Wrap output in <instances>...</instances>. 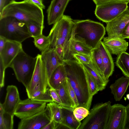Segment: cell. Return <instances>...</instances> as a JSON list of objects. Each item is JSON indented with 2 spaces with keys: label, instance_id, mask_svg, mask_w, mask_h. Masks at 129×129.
Returning <instances> with one entry per match:
<instances>
[{
  "label": "cell",
  "instance_id": "obj_45",
  "mask_svg": "<svg viewBox=\"0 0 129 129\" xmlns=\"http://www.w3.org/2000/svg\"><path fill=\"white\" fill-rule=\"evenodd\" d=\"M127 98L129 100V94H128L126 95Z\"/></svg>",
  "mask_w": 129,
  "mask_h": 129
},
{
  "label": "cell",
  "instance_id": "obj_43",
  "mask_svg": "<svg viewBox=\"0 0 129 129\" xmlns=\"http://www.w3.org/2000/svg\"><path fill=\"white\" fill-rule=\"evenodd\" d=\"M55 122L54 120L50 121L42 129H55Z\"/></svg>",
  "mask_w": 129,
  "mask_h": 129
},
{
  "label": "cell",
  "instance_id": "obj_19",
  "mask_svg": "<svg viewBox=\"0 0 129 129\" xmlns=\"http://www.w3.org/2000/svg\"><path fill=\"white\" fill-rule=\"evenodd\" d=\"M98 46L101 52L103 63V77L108 83L109 78L111 76L114 70V65L111 54L103 43L101 41Z\"/></svg>",
  "mask_w": 129,
  "mask_h": 129
},
{
  "label": "cell",
  "instance_id": "obj_7",
  "mask_svg": "<svg viewBox=\"0 0 129 129\" xmlns=\"http://www.w3.org/2000/svg\"><path fill=\"white\" fill-rule=\"evenodd\" d=\"M36 57V63L33 74L29 84L26 88L27 95L30 99L35 91L40 90L45 93L49 88L48 74L41 55L38 54Z\"/></svg>",
  "mask_w": 129,
  "mask_h": 129
},
{
  "label": "cell",
  "instance_id": "obj_21",
  "mask_svg": "<svg viewBox=\"0 0 129 129\" xmlns=\"http://www.w3.org/2000/svg\"><path fill=\"white\" fill-rule=\"evenodd\" d=\"M129 85V78L123 76L110 85V87L115 101H119L121 99Z\"/></svg>",
  "mask_w": 129,
  "mask_h": 129
},
{
  "label": "cell",
  "instance_id": "obj_34",
  "mask_svg": "<svg viewBox=\"0 0 129 129\" xmlns=\"http://www.w3.org/2000/svg\"><path fill=\"white\" fill-rule=\"evenodd\" d=\"M64 83L68 93L73 104L74 108H75L78 106L79 103L76 94L67 77Z\"/></svg>",
  "mask_w": 129,
  "mask_h": 129
},
{
  "label": "cell",
  "instance_id": "obj_1",
  "mask_svg": "<svg viewBox=\"0 0 129 129\" xmlns=\"http://www.w3.org/2000/svg\"><path fill=\"white\" fill-rule=\"evenodd\" d=\"M63 64L67 77L77 98L78 107H85L89 110L93 96L89 88L84 68L74 59L63 61Z\"/></svg>",
  "mask_w": 129,
  "mask_h": 129
},
{
  "label": "cell",
  "instance_id": "obj_20",
  "mask_svg": "<svg viewBox=\"0 0 129 129\" xmlns=\"http://www.w3.org/2000/svg\"><path fill=\"white\" fill-rule=\"evenodd\" d=\"M62 112L61 123L69 129H79L81 124L76 118L73 113L74 109L60 106Z\"/></svg>",
  "mask_w": 129,
  "mask_h": 129
},
{
  "label": "cell",
  "instance_id": "obj_26",
  "mask_svg": "<svg viewBox=\"0 0 129 129\" xmlns=\"http://www.w3.org/2000/svg\"><path fill=\"white\" fill-rule=\"evenodd\" d=\"M55 90L58 94L61 102L62 104L60 106L75 109L73 104L67 92L64 82Z\"/></svg>",
  "mask_w": 129,
  "mask_h": 129
},
{
  "label": "cell",
  "instance_id": "obj_38",
  "mask_svg": "<svg viewBox=\"0 0 129 129\" xmlns=\"http://www.w3.org/2000/svg\"><path fill=\"white\" fill-rule=\"evenodd\" d=\"M49 91L53 102L61 105L62 104L61 100L55 89L49 88Z\"/></svg>",
  "mask_w": 129,
  "mask_h": 129
},
{
  "label": "cell",
  "instance_id": "obj_18",
  "mask_svg": "<svg viewBox=\"0 0 129 129\" xmlns=\"http://www.w3.org/2000/svg\"><path fill=\"white\" fill-rule=\"evenodd\" d=\"M102 42L111 54L118 55L127 49L128 43L122 38L114 36L104 37Z\"/></svg>",
  "mask_w": 129,
  "mask_h": 129
},
{
  "label": "cell",
  "instance_id": "obj_5",
  "mask_svg": "<svg viewBox=\"0 0 129 129\" xmlns=\"http://www.w3.org/2000/svg\"><path fill=\"white\" fill-rule=\"evenodd\" d=\"M36 62V57L30 56L22 50L14 59L10 66L18 81L21 83L26 88L31 79Z\"/></svg>",
  "mask_w": 129,
  "mask_h": 129
},
{
  "label": "cell",
  "instance_id": "obj_33",
  "mask_svg": "<svg viewBox=\"0 0 129 129\" xmlns=\"http://www.w3.org/2000/svg\"><path fill=\"white\" fill-rule=\"evenodd\" d=\"M89 110L86 108L81 106L76 107L73 111L74 114L76 119L81 121L88 115Z\"/></svg>",
  "mask_w": 129,
  "mask_h": 129
},
{
  "label": "cell",
  "instance_id": "obj_15",
  "mask_svg": "<svg viewBox=\"0 0 129 129\" xmlns=\"http://www.w3.org/2000/svg\"><path fill=\"white\" fill-rule=\"evenodd\" d=\"M41 55L49 80L53 71L58 66L63 64V61L57 53L54 48L51 49L48 47L41 52Z\"/></svg>",
  "mask_w": 129,
  "mask_h": 129
},
{
  "label": "cell",
  "instance_id": "obj_9",
  "mask_svg": "<svg viewBox=\"0 0 129 129\" xmlns=\"http://www.w3.org/2000/svg\"><path fill=\"white\" fill-rule=\"evenodd\" d=\"M73 23L70 16L63 15L54 24L50 31L48 36L50 43L62 38L71 40Z\"/></svg>",
  "mask_w": 129,
  "mask_h": 129
},
{
  "label": "cell",
  "instance_id": "obj_27",
  "mask_svg": "<svg viewBox=\"0 0 129 129\" xmlns=\"http://www.w3.org/2000/svg\"><path fill=\"white\" fill-rule=\"evenodd\" d=\"M71 47L73 55L77 53H82L90 56L91 55L92 49L82 43L72 38L71 40Z\"/></svg>",
  "mask_w": 129,
  "mask_h": 129
},
{
  "label": "cell",
  "instance_id": "obj_32",
  "mask_svg": "<svg viewBox=\"0 0 129 129\" xmlns=\"http://www.w3.org/2000/svg\"><path fill=\"white\" fill-rule=\"evenodd\" d=\"M85 69L89 88L91 94L93 96L97 93L100 90L95 80L85 68Z\"/></svg>",
  "mask_w": 129,
  "mask_h": 129
},
{
  "label": "cell",
  "instance_id": "obj_14",
  "mask_svg": "<svg viewBox=\"0 0 129 129\" xmlns=\"http://www.w3.org/2000/svg\"><path fill=\"white\" fill-rule=\"evenodd\" d=\"M22 50L21 43L9 40L7 41L0 52V59L6 69L10 67L12 61Z\"/></svg>",
  "mask_w": 129,
  "mask_h": 129
},
{
  "label": "cell",
  "instance_id": "obj_25",
  "mask_svg": "<svg viewBox=\"0 0 129 129\" xmlns=\"http://www.w3.org/2000/svg\"><path fill=\"white\" fill-rule=\"evenodd\" d=\"M46 107L49 112L51 120H54L57 123L62 121V112L60 105L54 102L47 104Z\"/></svg>",
  "mask_w": 129,
  "mask_h": 129
},
{
  "label": "cell",
  "instance_id": "obj_4",
  "mask_svg": "<svg viewBox=\"0 0 129 129\" xmlns=\"http://www.w3.org/2000/svg\"><path fill=\"white\" fill-rule=\"evenodd\" d=\"M0 36L21 43L31 37L27 24L11 16L0 18Z\"/></svg>",
  "mask_w": 129,
  "mask_h": 129
},
{
  "label": "cell",
  "instance_id": "obj_16",
  "mask_svg": "<svg viewBox=\"0 0 129 129\" xmlns=\"http://www.w3.org/2000/svg\"><path fill=\"white\" fill-rule=\"evenodd\" d=\"M4 102L0 103L4 111L12 116H14L15 109L20 100L17 87L14 85L8 86Z\"/></svg>",
  "mask_w": 129,
  "mask_h": 129
},
{
  "label": "cell",
  "instance_id": "obj_2",
  "mask_svg": "<svg viewBox=\"0 0 129 129\" xmlns=\"http://www.w3.org/2000/svg\"><path fill=\"white\" fill-rule=\"evenodd\" d=\"M106 28L101 23L90 19L73 20L72 39L92 49L103 39Z\"/></svg>",
  "mask_w": 129,
  "mask_h": 129
},
{
  "label": "cell",
  "instance_id": "obj_42",
  "mask_svg": "<svg viewBox=\"0 0 129 129\" xmlns=\"http://www.w3.org/2000/svg\"><path fill=\"white\" fill-rule=\"evenodd\" d=\"M121 37L124 39H129V22L123 30Z\"/></svg>",
  "mask_w": 129,
  "mask_h": 129
},
{
  "label": "cell",
  "instance_id": "obj_36",
  "mask_svg": "<svg viewBox=\"0 0 129 129\" xmlns=\"http://www.w3.org/2000/svg\"><path fill=\"white\" fill-rule=\"evenodd\" d=\"M74 59L79 62L89 63L91 61V56L82 53H77L73 55Z\"/></svg>",
  "mask_w": 129,
  "mask_h": 129
},
{
  "label": "cell",
  "instance_id": "obj_29",
  "mask_svg": "<svg viewBox=\"0 0 129 129\" xmlns=\"http://www.w3.org/2000/svg\"><path fill=\"white\" fill-rule=\"evenodd\" d=\"M91 61L103 77V68L102 57L98 46L92 50L91 55Z\"/></svg>",
  "mask_w": 129,
  "mask_h": 129
},
{
  "label": "cell",
  "instance_id": "obj_11",
  "mask_svg": "<svg viewBox=\"0 0 129 129\" xmlns=\"http://www.w3.org/2000/svg\"><path fill=\"white\" fill-rule=\"evenodd\" d=\"M127 117L125 107L119 104L111 105L106 129H125Z\"/></svg>",
  "mask_w": 129,
  "mask_h": 129
},
{
  "label": "cell",
  "instance_id": "obj_30",
  "mask_svg": "<svg viewBox=\"0 0 129 129\" xmlns=\"http://www.w3.org/2000/svg\"><path fill=\"white\" fill-rule=\"evenodd\" d=\"M33 38L35 46L40 51H44L48 47L50 40L48 36H46L42 34Z\"/></svg>",
  "mask_w": 129,
  "mask_h": 129
},
{
  "label": "cell",
  "instance_id": "obj_12",
  "mask_svg": "<svg viewBox=\"0 0 129 129\" xmlns=\"http://www.w3.org/2000/svg\"><path fill=\"white\" fill-rule=\"evenodd\" d=\"M51 121L49 112L46 107L42 111L30 117L21 119L18 129H42Z\"/></svg>",
  "mask_w": 129,
  "mask_h": 129
},
{
  "label": "cell",
  "instance_id": "obj_6",
  "mask_svg": "<svg viewBox=\"0 0 129 129\" xmlns=\"http://www.w3.org/2000/svg\"><path fill=\"white\" fill-rule=\"evenodd\" d=\"M111 103L97 104L90 110L79 129H106Z\"/></svg>",
  "mask_w": 129,
  "mask_h": 129
},
{
  "label": "cell",
  "instance_id": "obj_10",
  "mask_svg": "<svg viewBox=\"0 0 129 129\" xmlns=\"http://www.w3.org/2000/svg\"><path fill=\"white\" fill-rule=\"evenodd\" d=\"M46 103L30 98L20 100L15 111L14 115L21 119L33 115L44 110Z\"/></svg>",
  "mask_w": 129,
  "mask_h": 129
},
{
  "label": "cell",
  "instance_id": "obj_24",
  "mask_svg": "<svg viewBox=\"0 0 129 129\" xmlns=\"http://www.w3.org/2000/svg\"><path fill=\"white\" fill-rule=\"evenodd\" d=\"M115 63L123 74L129 78V54L124 52L118 55Z\"/></svg>",
  "mask_w": 129,
  "mask_h": 129
},
{
  "label": "cell",
  "instance_id": "obj_23",
  "mask_svg": "<svg viewBox=\"0 0 129 129\" xmlns=\"http://www.w3.org/2000/svg\"><path fill=\"white\" fill-rule=\"evenodd\" d=\"M79 63L95 80L100 91H102L105 89L108 83L105 80L97 69L93 65L91 61H90L88 63Z\"/></svg>",
  "mask_w": 129,
  "mask_h": 129
},
{
  "label": "cell",
  "instance_id": "obj_41",
  "mask_svg": "<svg viewBox=\"0 0 129 129\" xmlns=\"http://www.w3.org/2000/svg\"><path fill=\"white\" fill-rule=\"evenodd\" d=\"M15 1V0H0V14L7 6Z\"/></svg>",
  "mask_w": 129,
  "mask_h": 129
},
{
  "label": "cell",
  "instance_id": "obj_28",
  "mask_svg": "<svg viewBox=\"0 0 129 129\" xmlns=\"http://www.w3.org/2000/svg\"><path fill=\"white\" fill-rule=\"evenodd\" d=\"M14 116L4 112L0 104V129H13Z\"/></svg>",
  "mask_w": 129,
  "mask_h": 129
},
{
  "label": "cell",
  "instance_id": "obj_37",
  "mask_svg": "<svg viewBox=\"0 0 129 129\" xmlns=\"http://www.w3.org/2000/svg\"><path fill=\"white\" fill-rule=\"evenodd\" d=\"M5 68L2 60L0 59V89L4 86Z\"/></svg>",
  "mask_w": 129,
  "mask_h": 129
},
{
  "label": "cell",
  "instance_id": "obj_3",
  "mask_svg": "<svg viewBox=\"0 0 129 129\" xmlns=\"http://www.w3.org/2000/svg\"><path fill=\"white\" fill-rule=\"evenodd\" d=\"M11 16L26 24L34 23L44 28L43 10L33 4L24 1H15L3 9L0 18Z\"/></svg>",
  "mask_w": 129,
  "mask_h": 129
},
{
  "label": "cell",
  "instance_id": "obj_13",
  "mask_svg": "<svg viewBox=\"0 0 129 129\" xmlns=\"http://www.w3.org/2000/svg\"><path fill=\"white\" fill-rule=\"evenodd\" d=\"M129 22L128 8L114 19L106 23V29L108 36L121 37L122 31Z\"/></svg>",
  "mask_w": 129,
  "mask_h": 129
},
{
  "label": "cell",
  "instance_id": "obj_44",
  "mask_svg": "<svg viewBox=\"0 0 129 129\" xmlns=\"http://www.w3.org/2000/svg\"><path fill=\"white\" fill-rule=\"evenodd\" d=\"M8 40L5 38L0 36V52L4 48Z\"/></svg>",
  "mask_w": 129,
  "mask_h": 129
},
{
  "label": "cell",
  "instance_id": "obj_35",
  "mask_svg": "<svg viewBox=\"0 0 129 129\" xmlns=\"http://www.w3.org/2000/svg\"><path fill=\"white\" fill-rule=\"evenodd\" d=\"M26 24L28 31L31 35V37L43 34L44 28L40 25L34 23H29Z\"/></svg>",
  "mask_w": 129,
  "mask_h": 129
},
{
  "label": "cell",
  "instance_id": "obj_8",
  "mask_svg": "<svg viewBox=\"0 0 129 129\" xmlns=\"http://www.w3.org/2000/svg\"><path fill=\"white\" fill-rule=\"evenodd\" d=\"M128 4L125 2H116L96 6L95 14L98 19L106 23L114 19L128 9Z\"/></svg>",
  "mask_w": 129,
  "mask_h": 129
},
{
  "label": "cell",
  "instance_id": "obj_22",
  "mask_svg": "<svg viewBox=\"0 0 129 129\" xmlns=\"http://www.w3.org/2000/svg\"><path fill=\"white\" fill-rule=\"evenodd\" d=\"M67 78L63 64L57 67L52 74L48 81L49 88L55 89L65 81Z\"/></svg>",
  "mask_w": 129,
  "mask_h": 129
},
{
  "label": "cell",
  "instance_id": "obj_39",
  "mask_svg": "<svg viewBox=\"0 0 129 129\" xmlns=\"http://www.w3.org/2000/svg\"><path fill=\"white\" fill-rule=\"evenodd\" d=\"M96 6L105 3L116 2H123L129 3V0H92Z\"/></svg>",
  "mask_w": 129,
  "mask_h": 129
},
{
  "label": "cell",
  "instance_id": "obj_31",
  "mask_svg": "<svg viewBox=\"0 0 129 129\" xmlns=\"http://www.w3.org/2000/svg\"><path fill=\"white\" fill-rule=\"evenodd\" d=\"M49 88L45 93L40 90L35 91L33 94L30 99L33 100L46 103L53 102L50 93Z\"/></svg>",
  "mask_w": 129,
  "mask_h": 129
},
{
  "label": "cell",
  "instance_id": "obj_17",
  "mask_svg": "<svg viewBox=\"0 0 129 129\" xmlns=\"http://www.w3.org/2000/svg\"><path fill=\"white\" fill-rule=\"evenodd\" d=\"M72 0H52L47 10L49 25L54 24L63 15L69 3Z\"/></svg>",
  "mask_w": 129,
  "mask_h": 129
},
{
  "label": "cell",
  "instance_id": "obj_40",
  "mask_svg": "<svg viewBox=\"0 0 129 129\" xmlns=\"http://www.w3.org/2000/svg\"><path fill=\"white\" fill-rule=\"evenodd\" d=\"M36 5L42 10L45 9V6L43 3V0H24Z\"/></svg>",
  "mask_w": 129,
  "mask_h": 129
}]
</instances>
